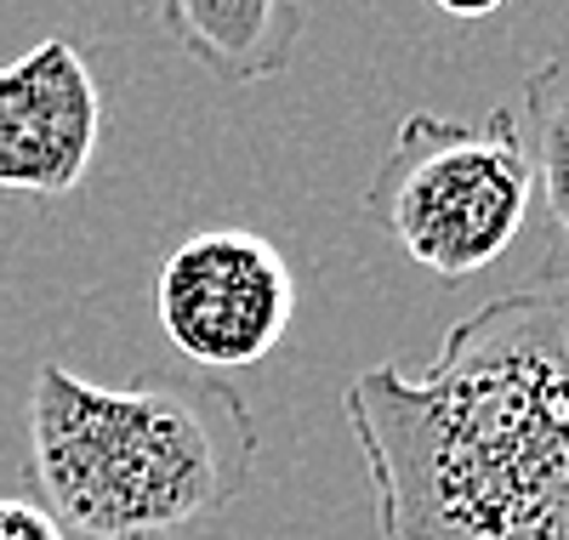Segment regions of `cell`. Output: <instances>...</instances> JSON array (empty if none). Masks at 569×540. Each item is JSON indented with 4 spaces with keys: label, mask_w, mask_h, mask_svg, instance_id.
Wrapping results in <instances>:
<instances>
[{
    "label": "cell",
    "mask_w": 569,
    "mask_h": 540,
    "mask_svg": "<svg viewBox=\"0 0 569 540\" xmlns=\"http://www.w3.org/2000/svg\"><path fill=\"white\" fill-rule=\"evenodd\" d=\"M382 540H569V308L547 284L456 319L433 364L342 387Z\"/></svg>",
    "instance_id": "1"
},
{
    "label": "cell",
    "mask_w": 569,
    "mask_h": 540,
    "mask_svg": "<svg viewBox=\"0 0 569 540\" xmlns=\"http://www.w3.org/2000/svg\"><path fill=\"white\" fill-rule=\"evenodd\" d=\"M262 456L228 381L149 370L91 381L40 359L29 387V489L63 540H171L246 496Z\"/></svg>",
    "instance_id": "2"
},
{
    "label": "cell",
    "mask_w": 569,
    "mask_h": 540,
    "mask_svg": "<svg viewBox=\"0 0 569 540\" xmlns=\"http://www.w3.org/2000/svg\"><path fill=\"white\" fill-rule=\"evenodd\" d=\"M365 211L439 279H472L501 262L536 211V177L512 109L501 103L479 126L410 109L365 188Z\"/></svg>",
    "instance_id": "3"
},
{
    "label": "cell",
    "mask_w": 569,
    "mask_h": 540,
    "mask_svg": "<svg viewBox=\"0 0 569 540\" xmlns=\"http://www.w3.org/2000/svg\"><path fill=\"white\" fill-rule=\"evenodd\" d=\"M297 268L251 228L188 233L160 262L154 313L182 359L206 370L262 364L297 319Z\"/></svg>",
    "instance_id": "4"
},
{
    "label": "cell",
    "mask_w": 569,
    "mask_h": 540,
    "mask_svg": "<svg viewBox=\"0 0 569 540\" xmlns=\"http://www.w3.org/2000/svg\"><path fill=\"white\" fill-rule=\"evenodd\" d=\"M103 91L86 52L52 34L0 63V193L69 200L98 160Z\"/></svg>",
    "instance_id": "5"
},
{
    "label": "cell",
    "mask_w": 569,
    "mask_h": 540,
    "mask_svg": "<svg viewBox=\"0 0 569 540\" xmlns=\"http://www.w3.org/2000/svg\"><path fill=\"white\" fill-rule=\"evenodd\" d=\"M160 23L222 86L273 80L302 52V0H160Z\"/></svg>",
    "instance_id": "6"
},
{
    "label": "cell",
    "mask_w": 569,
    "mask_h": 540,
    "mask_svg": "<svg viewBox=\"0 0 569 540\" xmlns=\"http://www.w3.org/2000/svg\"><path fill=\"white\" fill-rule=\"evenodd\" d=\"M512 126L525 142V160L536 177V200L547 211L552 228V257L541 268V279L569 273V52L547 58L512 97Z\"/></svg>",
    "instance_id": "7"
},
{
    "label": "cell",
    "mask_w": 569,
    "mask_h": 540,
    "mask_svg": "<svg viewBox=\"0 0 569 540\" xmlns=\"http://www.w3.org/2000/svg\"><path fill=\"white\" fill-rule=\"evenodd\" d=\"M0 540H63V534H58V523L46 518L34 501L0 496Z\"/></svg>",
    "instance_id": "8"
},
{
    "label": "cell",
    "mask_w": 569,
    "mask_h": 540,
    "mask_svg": "<svg viewBox=\"0 0 569 540\" xmlns=\"http://www.w3.org/2000/svg\"><path fill=\"white\" fill-rule=\"evenodd\" d=\"M439 12H450V18H496L507 0H433Z\"/></svg>",
    "instance_id": "9"
},
{
    "label": "cell",
    "mask_w": 569,
    "mask_h": 540,
    "mask_svg": "<svg viewBox=\"0 0 569 540\" xmlns=\"http://www.w3.org/2000/svg\"><path fill=\"white\" fill-rule=\"evenodd\" d=\"M541 284H547V290H552V297H558V302L569 308V273H558V279H541Z\"/></svg>",
    "instance_id": "10"
}]
</instances>
